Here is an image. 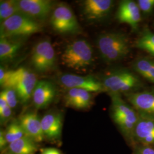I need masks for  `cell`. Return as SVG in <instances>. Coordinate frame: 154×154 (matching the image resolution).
I'll return each mask as SVG.
<instances>
[{"instance_id":"obj_17","label":"cell","mask_w":154,"mask_h":154,"mask_svg":"<svg viewBox=\"0 0 154 154\" xmlns=\"http://www.w3.org/2000/svg\"><path fill=\"white\" fill-rule=\"evenodd\" d=\"M154 146V120L139 116L133 135V144Z\"/></svg>"},{"instance_id":"obj_24","label":"cell","mask_w":154,"mask_h":154,"mask_svg":"<svg viewBox=\"0 0 154 154\" xmlns=\"http://www.w3.org/2000/svg\"><path fill=\"white\" fill-rule=\"evenodd\" d=\"M4 134L9 144L26 136L18 122L11 123L4 131Z\"/></svg>"},{"instance_id":"obj_25","label":"cell","mask_w":154,"mask_h":154,"mask_svg":"<svg viewBox=\"0 0 154 154\" xmlns=\"http://www.w3.org/2000/svg\"><path fill=\"white\" fill-rule=\"evenodd\" d=\"M0 97L5 100L11 109L16 107L19 100L16 91L11 88H4L0 93Z\"/></svg>"},{"instance_id":"obj_14","label":"cell","mask_w":154,"mask_h":154,"mask_svg":"<svg viewBox=\"0 0 154 154\" xmlns=\"http://www.w3.org/2000/svg\"><path fill=\"white\" fill-rule=\"evenodd\" d=\"M56 94V88L53 83L45 80L39 81L33 91V105L37 109H45L55 99Z\"/></svg>"},{"instance_id":"obj_5","label":"cell","mask_w":154,"mask_h":154,"mask_svg":"<svg viewBox=\"0 0 154 154\" xmlns=\"http://www.w3.org/2000/svg\"><path fill=\"white\" fill-rule=\"evenodd\" d=\"M42 30L38 21L20 13L1 23L0 38L26 37Z\"/></svg>"},{"instance_id":"obj_13","label":"cell","mask_w":154,"mask_h":154,"mask_svg":"<svg viewBox=\"0 0 154 154\" xmlns=\"http://www.w3.org/2000/svg\"><path fill=\"white\" fill-rule=\"evenodd\" d=\"M114 6L111 0H85L82 8L85 18L89 21H98L107 16Z\"/></svg>"},{"instance_id":"obj_30","label":"cell","mask_w":154,"mask_h":154,"mask_svg":"<svg viewBox=\"0 0 154 154\" xmlns=\"http://www.w3.org/2000/svg\"><path fill=\"white\" fill-rule=\"evenodd\" d=\"M41 154H61V152L54 148H46L41 150Z\"/></svg>"},{"instance_id":"obj_1","label":"cell","mask_w":154,"mask_h":154,"mask_svg":"<svg viewBox=\"0 0 154 154\" xmlns=\"http://www.w3.org/2000/svg\"><path fill=\"white\" fill-rule=\"evenodd\" d=\"M37 82L36 75L26 68L19 67L12 70H6L2 66L0 68L1 87L14 89L22 104H26L32 98Z\"/></svg>"},{"instance_id":"obj_26","label":"cell","mask_w":154,"mask_h":154,"mask_svg":"<svg viewBox=\"0 0 154 154\" xmlns=\"http://www.w3.org/2000/svg\"><path fill=\"white\" fill-rule=\"evenodd\" d=\"M11 108L4 99L0 97V120L1 124L9 121L11 118Z\"/></svg>"},{"instance_id":"obj_9","label":"cell","mask_w":154,"mask_h":154,"mask_svg":"<svg viewBox=\"0 0 154 154\" xmlns=\"http://www.w3.org/2000/svg\"><path fill=\"white\" fill-rule=\"evenodd\" d=\"M125 95L140 116L154 120V89L132 92Z\"/></svg>"},{"instance_id":"obj_28","label":"cell","mask_w":154,"mask_h":154,"mask_svg":"<svg viewBox=\"0 0 154 154\" xmlns=\"http://www.w3.org/2000/svg\"><path fill=\"white\" fill-rule=\"evenodd\" d=\"M133 154H154V146L135 144L134 145Z\"/></svg>"},{"instance_id":"obj_4","label":"cell","mask_w":154,"mask_h":154,"mask_svg":"<svg viewBox=\"0 0 154 154\" xmlns=\"http://www.w3.org/2000/svg\"><path fill=\"white\" fill-rule=\"evenodd\" d=\"M61 58L62 64L67 67L78 72H85L93 64V49L87 40L77 39L66 46Z\"/></svg>"},{"instance_id":"obj_6","label":"cell","mask_w":154,"mask_h":154,"mask_svg":"<svg viewBox=\"0 0 154 154\" xmlns=\"http://www.w3.org/2000/svg\"><path fill=\"white\" fill-rule=\"evenodd\" d=\"M102 82L108 94L130 93L139 91L143 86L140 78L127 69H120L106 75Z\"/></svg>"},{"instance_id":"obj_12","label":"cell","mask_w":154,"mask_h":154,"mask_svg":"<svg viewBox=\"0 0 154 154\" xmlns=\"http://www.w3.org/2000/svg\"><path fill=\"white\" fill-rule=\"evenodd\" d=\"M141 11L137 2L132 0H123L119 3L116 14L117 20L128 25L133 30H137L142 20Z\"/></svg>"},{"instance_id":"obj_29","label":"cell","mask_w":154,"mask_h":154,"mask_svg":"<svg viewBox=\"0 0 154 154\" xmlns=\"http://www.w3.org/2000/svg\"><path fill=\"white\" fill-rule=\"evenodd\" d=\"M9 144L7 142L6 139L5 137L4 131L1 130L0 131V149L1 150H5L7 147L8 146Z\"/></svg>"},{"instance_id":"obj_10","label":"cell","mask_w":154,"mask_h":154,"mask_svg":"<svg viewBox=\"0 0 154 154\" xmlns=\"http://www.w3.org/2000/svg\"><path fill=\"white\" fill-rule=\"evenodd\" d=\"M59 81L61 86L67 90L79 88L91 93L106 91L102 82L91 75L81 76L74 74H65L61 75Z\"/></svg>"},{"instance_id":"obj_2","label":"cell","mask_w":154,"mask_h":154,"mask_svg":"<svg viewBox=\"0 0 154 154\" xmlns=\"http://www.w3.org/2000/svg\"><path fill=\"white\" fill-rule=\"evenodd\" d=\"M96 45L101 58L108 63L121 61L130 53V45L125 34L110 32L101 34Z\"/></svg>"},{"instance_id":"obj_20","label":"cell","mask_w":154,"mask_h":154,"mask_svg":"<svg viewBox=\"0 0 154 154\" xmlns=\"http://www.w3.org/2000/svg\"><path fill=\"white\" fill-rule=\"evenodd\" d=\"M38 146L33 140L25 136L10 143L5 149V154H34Z\"/></svg>"},{"instance_id":"obj_16","label":"cell","mask_w":154,"mask_h":154,"mask_svg":"<svg viewBox=\"0 0 154 154\" xmlns=\"http://www.w3.org/2000/svg\"><path fill=\"white\" fill-rule=\"evenodd\" d=\"M64 101L67 107L78 110L88 109L93 103V94L85 90L70 88L65 94Z\"/></svg>"},{"instance_id":"obj_8","label":"cell","mask_w":154,"mask_h":154,"mask_svg":"<svg viewBox=\"0 0 154 154\" xmlns=\"http://www.w3.org/2000/svg\"><path fill=\"white\" fill-rule=\"evenodd\" d=\"M31 63L37 72L44 73L53 70L55 67V53L49 39L38 42L33 48Z\"/></svg>"},{"instance_id":"obj_7","label":"cell","mask_w":154,"mask_h":154,"mask_svg":"<svg viewBox=\"0 0 154 154\" xmlns=\"http://www.w3.org/2000/svg\"><path fill=\"white\" fill-rule=\"evenodd\" d=\"M50 16L51 26L58 33L72 34L82 30L72 8L65 3L55 6Z\"/></svg>"},{"instance_id":"obj_21","label":"cell","mask_w":154,"mask_h":154,"mask_svg":"<svg viewBox=\"0 0 154 154\" xmlns=\"http://www.w3.org/2000/svg\"><path fill=\"white\" fill-rule=\"evenodd\" d=\"M132 67L140 76L154 84V59L140 57L132 63Z\"/></svg>"},{"instance_id":"obj_15","label":"cell","mask_w":154,"mask_h":154,"mask_svg":"<svg viewBox=\"0 0 154 154\" xmlns=\"http://www.w3.org/2000/svg\"><path fill=\"white\" fill-rule=\"evenodd\" d=\"M19 123L25 135L35 142L44 141L45 136L42 131L41 119L36 112H28L20 117Z\"/></svg>"},{"instance_id":"obj_19","label":"cell","mask_w":154,"mask_h":154,"mask_svg":"<svg viewBox=\"0 0 154 154\" xmlns=\"http://www.w3.org/2000/svg\"><path fill=\"white\" fill-rule=\"evenodd\" d=\"M19 38H0V60L2 62L13 60L22 48L23 41Z\"/></svg>"},{"instance_id":"obj_11","label":"cell","mask_w":154,"mask_h":154,"mask_svg":"<svg viewBox=\"0 0 154 154\" xmlns=\"http://www.w3.org/2000/svg\"><path fill=\"white\" fill-rule=\"evenodd\" d=\"M53 2L50 0H20V12L37 21L46 20L51 14Z\"/></svg>"},{"instance_id":"obj_3","label":"cell","mask_w":154,"mask_h":154,"mask_svg":"<svg viewBox=\"0 0 154 154\" xmlns=\"http://www.w3.org/2000/svg\"><path fill=\"white\" fill-rule=\"evenodd\" d=\"M111 99L113 121L127 140L133 144V135L139 115L130 104L122 98L121 94H109Z\"/></svg>"},{"instance_id":"obj_27","label":"cell","mask_w":154,"mask_h":154,"mask_svg":"<svg viewBox=\"0 0 154 154\" xmlns=\"http://www.w3.org/2000/svg\"><path fill=\"white\" fill-rule=\"evenodd\" d=\"M138 7L144 15H150L154 10V0H138Z\"/></svg>"},{"instance_id":"obj_22","label":"cell","mask_w":154,"mask_h":154,"mask_svg":"<svg viewBox=\"0 0 154 154\" xmlns=\"http://www.w3.org/2000/svg\"><path fill=\"white\" fill-rule=\"evenodd\" d=\"M135 46L154 56V33L149 29H144L135 42Z\"/></svg>"},{"instance_id":"obj_18","label":"cell","mask_w":154,"mask_h":154,"mask_svg":"<svg viewBox=\"0 0 154 154\" xmlns=\"http://www.w3.org/2000/svg\"><path fill=\"white\" fill-rule=\"evenodd\" d=\"M41 125L45 138L55 140L61 137L62 116L59 113H48L41 118Z\"/></svg>"},{"instance_id":"obj_23","label":"cell","mask_w":154,"mask_h":154,"mask_svg":"<svg viewBox=\"0 0 154 154\" xmlns=\"http://www.w3.org/2000/svg\"><path fill=\"white\" fill-rule=\"evenodd\" d=\"M21 13L18 1L5 0L0 2V21L1 23L11 16Z\"/></svg>"}]
</instances>
